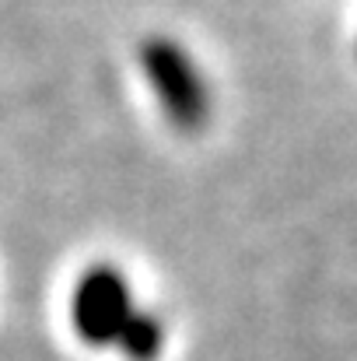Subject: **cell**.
Here are the masks:
<instances>
[{"instance_id": "3", "label": "cell", "mask_w": 357, "mask_h": 361, "mask_svg": "<svg viewBox=\"0 0 357 361\" xmlns=\"http://www.w3.org/2000/svg\"><path fill=\"white\" fill-rule=\"evenodd\" d=\"M161 344H165V326L154 312H137L123 323L119 330L116 348L123 351L126 361H158L161 355Z\"/></svg>"}, {"instance_id": "2", "label": "cell", "mask_w": 357, "mask_h": 361, "mask_svg": "<svg viewBox=\"0 0 357 361\" xmlns=\"http://www.w3.org/2000/svg\"><path fill=\"white\" fill-rule=\"evenodd\" d=\"M130 316H133V291L126 274H119L113 263L88 267L70 295L74 334L88 348H109L119 341V330Z\"/></svg>"}, {"instance_id": "1", "label": "cell", "mask_w": 357, "mask_h": 361, "mask_svg": "<svg viewBox=\"0 0 357 361\" xmlns=\"http://www.w3.org/2000/svg\"><path fill=\"white\" fill-rule=\"evenodd\" d=\"M140 71L147 78V85L158 95L161 113L175 130H200L211 120V88L200 74V67L193 63V56L165 35L144 39L140 42Z\"/></svg>"}]
</instances>
